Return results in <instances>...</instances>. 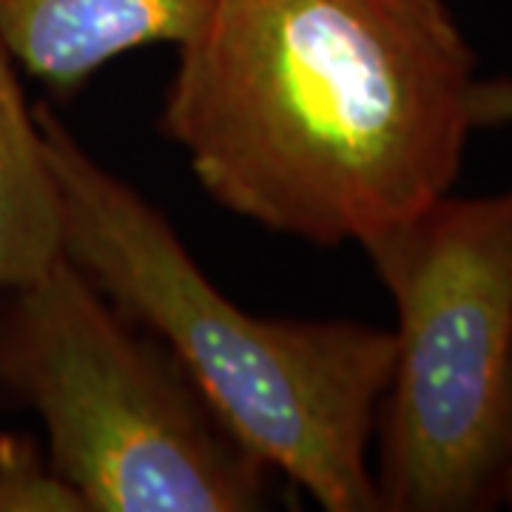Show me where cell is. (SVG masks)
I'll return each mask as SVG.
<instances>
[{"mask_svg":"<svg viewBox=\"0 0 512 512\" xmlns=\"http://www.w3.org/2000/svg\"><path fill=\"white\" fill-rule=\"evenodd\" d=\"M473 128L512 126V74L481 80L476 77L467 97Z\"/></svg>","mask_w":512,"mask_h":512,"instance_id":"obj_8","label":"cell"},{"mask_svg":"<svg viewBox=\"0 0 512 512\" xmlns=\"http://www.w3.org/2000/svg\"><path fill=\"white\" fill-rule=\"evenodd\" d=\"M476 55L444 0H214L160 131L225 211L322 248L450 194Z\"/></svg>","mask_w":512,"mask_h":512,"instance_id":"obj_1","label":"cell"},{"mask_svg":"<svg viewBox=\"0 0 512 512\" xmlns=\"http://www.w3.org/2000/svg\"><path fill=\"white\" fill-rule=\"evenodd\" d=\"M0 410L32 413L89 512H254L274 470L163 342L60 256L0 288Z\"/></svg>","mask_w":512,"mask_h":512,"instance_id":"obj_3","label":"cell"},{"mask_svg":"<svg viewBox=\"0 0 512 512\" xmlns=\"http://www.w3.org/2000/svg\"><path fill=\"white\" fill-rule=\"evenodd\" d=\"M214 0H0V40L26 74L72 100L114 57L183 46Z\"/></svg>","mask_w":512,"mask_h":512,"instance_id":"obj_5","label":"cell"},{"mask_svg":"<svg viewBox=\"0 0 512 512\" xmlns=\"http://www.w3.org/2000/svg\"><path fill=\"white\" fill-rule=\"evenodd\" d=\"M359 248L396 308L373 436L379 507L493 510L512 359V188L444 194Z\"/></svg>","mask_w":512,"mask_h":512,"instance_id":"obj_4","label":"cell"},{"mask_svg":"<svg viewBox=\"0 0 512 512\" xmlns=\"http://www.w3.org/2000/svg\"><path fill=\"white\" fill-rule=\"evenodd\" d=\"M0 40V288L43 274L63 256V214L35 106Z\"/></svg>","mask_w":512,"mask_h":512,"instance_id":"obj_6","label":"cell"},{"mask_svg":"<svg viewBox=\"0 0 512 512\" xmlns=\"http://www.w3.org/2000/svg\"><path fill=\"white\" fill-rule=\"evenodd\" d=\"M498 507L512 510V359L507 376V396H504V416H501V439H498V476H495Z\"/></svg>","mask_w":512,"mask_h":512,"instance_id":"obj_9","label":"cell"},{"mask_svg":"<svg viewBox=\"0 0 512 512\" xmlns=\"http://www.w3.org/2000/svg\"><path fill=\"white\" fill-rule=\"evenodd\" d=\"M0 512H89V507L57 473L43 439L0 433Z\"/></svg>","mask_w":512,"mask_h":512,"instance_id":"obj_7","label":"cell"},{"mask_svg":"<svg viewBox=\"0 0 512 512\" xmlns=\"http://www.w3.org/2000/svg\"><path fill=\"white\" fill-rule=\"evenodd\" d=\"M63 214V256L154 333L225 424L325 512H382L373 436L393 330L256 316L208 279L163 211L35 103Z\"/></svg>","mask_w":512,"mask_h":512,"instance_id":"obj_2","label":"cell"}]
</instances>
